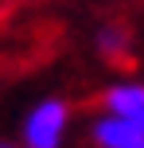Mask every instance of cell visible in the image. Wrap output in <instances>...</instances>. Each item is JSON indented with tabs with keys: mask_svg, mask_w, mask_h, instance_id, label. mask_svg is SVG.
I'll return each mask as SVG.
<instances>
[{
	"mask_svg": "<svg viewBox=\"0 0 144 148\" xmlns=\"http://www.w3.org/2000/svg\"><path fill=\"white\" fill-rule=\"evenodd\" d=\"M98 51L105 55V59H125V55H129V31L117 27V23L98 27Z\"/></svg>",
	"mask_w": 144,
	"mask_h": 148,
	"instance_id": "277c9868",
	"label": "cell"
},
{
	"mask_svg": "<svg viewBox=\"0 0 144 148\" xmlns=\"http://www.w3.org/2000/svg\"><path fill=\"white\" fill-rule=\"evenodd\" d=\"M66 125H70V105L62 97H43L23 117V144L27 148H55L66 136Z\"/></svg>",
	"mask_w": 144,
	"mask_h": 148,
	"instance_id": "6da1fadb",
	"label": "cell"
},
{
	"mask_svg": "<svg viewBox=\"0 0 144 148\" xmlns=\"http://www.w3.org/2000/svg\"><path fill=\"white\" fill-rule=\"evenodd\" d=\"M90 136L101 148H144V121L129 117V113H109L105 109L90 125Z\"/></svg>",
	"mask_w": 144,
	"mask_h": 148,
	"instance_id": "7a4b0ae2",
	"label": "cell"
},
{
	"mask_svg": "<svg viewBox=\"0 0 144 148\" xmlns=\"http://www.w3.org/2000/svg\"><path fill=\"white\" fill-rule=\"evenodd\" d=\"M101 105L109 113H129L144 121V82H117L101 94Z\"/></svg>",
	"mask_w": 144,
	"mask_h": 148,
	"instance_id": "3957f363",
	"label": "cell"
}]
</instances>
